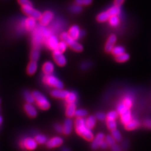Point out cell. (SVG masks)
I'll return each mask as SVG.
<instances>
[{
    "label": "cell",
    "instance_id": "32",
    "mask_svg": "<svg viewBox=\"0 0 151 151\" xmlns=\"http://www.w3.org/2000/svg\"><path fill=\"white\" fill-rule=\"evenodd\" d=\"M110 25L112 27H116L119 25L120 23V18L119 15H113L110 16V18L108 19Z\"/></svg>",
    "mask_w": 151,
    "mask_h": 151
},
{
    "label": "cell",
    "instance_id": "33",
    "mask_svg": "<svg viewBox=\"0 0 151 151\" xmlns=\"http://www.w3.org/2000/svg\"><path fill=\"white\" fill-rule=\"evenodd\" d=\"M96 124V117L94 116H89L86 120V125L89 129H93Z\"/></svg>",
    "mask_w": 151,
    "mask_h": 151
},
{
    "label": "cell",
    "instance_id": "29",
    "mask_svg": "<svg viewBox=\"0 0 151 151\" xmlns=\"http://www.w3.org/2000/svg\"><path fill=\"white\" fill-rule=\"evenodd\" d=\"M23 98L27 103H34L35 102V99L33 95V93L29 91H25L23 92Z\"/></svg>",
    "mask_w": 151,
    "mask_h": 151
},
{
    "label": "cell",
    "instance_id": "27",
    "mask_svg": "<svg viewBox=\"0 0 151 151\" xmlns=\"http://www.w3.org/2000/svg\"><path fill=\"white\" fill-rule=\"evenodd\" d=\"M110 15L109 14V13H108V12L106 11V12H103L100 13L97 16L96 19L98 22L102 23L108 20V19L110 18Z\"/></svg>",
    "mask_w": 151,
    "mask_h": 151
},
{
    "label": "cell",
    "instance_id": "36",
    "mask_svg": "<svg viewBox=\"0 0 151 151\" xmlns=\"http://www.w3.org/2000/svg\"><path fill=\"white\" fill-rule=\"evenodd\" d=\"M68 45V44L66 43L65 42H64L63 40H61L60 42H59L56 50H58V51L60 52L64 53V52L65 51V50L67 49Z\"/></svg>",
    "mask_w": 151,
    "mask_h": 151
},
{
    "label": "cell",
    "instance_id": "1",
    "mask_svg": "<svg viewBox=\"0 0 151 151\" xmlns=\"http://www.w3.org/2000/svg\"><path fill=\"white\" fill-rule=\"evenodd\" d=\"M52 34L50 28L40 24L37 25L32 31V45L33 47L40 49L42 45L45 44L47 39Z\"/></svg>",
    "mask_w": 151,
    "mask_h": 151
},
{
    "label": "cell",
    "instance_id": "23",
    "mask_svg": "<svg viewBox=\"0 0 151 151\" xmlns=\"http://www.w3.org/2000/svg\"><path fill=\"white\" fill-rule=\"evenodd\" d=\"M120 115L121 116L122 122L124 125H126L127 123H129L132 119L130 109L125 110L124 111H123L122 113H120Z\"/></svg>",
    "mask_w": 151,
    "mask_h": 151
},
{
    "label": "cell",
    "instance_id": "18",
    "mask_svg": "<svg viewBox=\"0 0 151 151\" xmlns=\"http://www.w3.org/2000/svg\"><path fill=\"white\" fill-rule=\"evenodd\" d=\"M73 125V120L70 119V118H68V119H65L64 122V124L63 125V133L65 135H69L72 132Z\"/></svg>",
    "mask_w": 151,
    "mask_h": 151
},
{
    "label": "cell",
    "instance_id": "11",
    "mask_svg": "<svg viewBox=\"0 0 151 151\" xmlns=\"http://www.w3.org/2000/svg\"><path fill=\"white\" fill-rule=\"evenodd\" d=\"M52 58L54 62L60 67H63L67 63V60L63 53L58 50H55L53 51Z\"/></svg>",
    "mask_w": 151,
    "mask_h": 151
},
{
    "label": "cell",
    "instance_id": "28",
    "mask_svg": "<svg viewBox=\"0 0 151 151\" xmlns=\"http://www.w3.org/2000/svg\"><path fill=\"white\" fill-rule=\"evenodd\" d=\"M134 102V98L131 94H127L126 95L123 100V103L124 104V105L128 108H130L132 106V104Z\"/></svg>",
    "mask_w": 151,
    "mask_h": 151
},
{
    "label": "cell",
    "instance_id": "46",
    "mask_svg": "<svg viewBox=\"0 0 151 151\" xmlns=\"http://www.w3.org/2000/svg\"><path fill=\"white\" fill-rule=\"evenodd\" d=\"M106 115L105 114V113H101V112H99L98 113H96V118L97 119H98L99 120H105L106 119Z\"/></svg>",
    "mask_w": 151,
    "mask_h": 151
},
{
    "label": "cell",
    "instance_id": "3",
    "mask_svg": "<svg viewBox=\"0 0 151 151\" xmlns=\"http://www.w3.org/2000/svg\"><path fill=\"white\" fill-rule=\"evenodd\" d=\"M32 93L35 99V102L39 109L43 111L49 109L50 107V103L44 94L39 91H34Z\"/></svg>",
    "mask_w": 151,
    "mask_h": 151
},
{
    "label": "cell",
    "instance_id": "47",
    "mask_svg": "<svg viewBox=\"0 0 151 151\" xmlns=\"http://www.w3.org/2000/svg\"><path fill=\"white\" fill-rule=\"evenodd\" d=\"M143 124H144V126L145 127H146V128L151 129V119H150V118H149V119H145L144 121Z\"/></svg>",
    "mask_w": 151,
    "mask_h": 151
},
{
    "label": "cell",
    "instance_id": "19",
    "mask_svg": "<svg viewBox=\"0 0 151 151\" xmlns=\"http://www.w3.org/2000/svg\"><path fill=\"white\" fill-rule=\"evenodd\" d=\"M105 139V135L103 133H99L96 135V137L93 139L91 143V148L94 150L97 149L99 147H100V144Z\"/></svg>",
    "mask_w": 151,
    "mask_h": 151
},
{
    "label": "cell",
    "instance_id": "8",
    "mask_svg": "<svg viewBox=\"0 0 151 151\" xmlns=\"http://www.w3.org/2000/svg\"><path fill=\"white\" fill-rule=\"evenodd\" d=\"M65 22L63 20H61L60 18H57L54 20H52L50 23V30H51L52 34H58L65 27Z\"/></svg>",
    "mask_w": 151,
    "mask_h": 151
},
{
    "label": "cell",
    "instance_id": "2",
    "mask_svg": "<svg viewBox=\"0 0 151 151\" xmlns=\"http://www.w3.org/2000/svg\"><path fill=\"white\" fill-rule=\"evenodd\" d=\"M75 129L77 134L88 141L93 140L94 135L91 130L86 125V120L84 118H77L75 120Z\"/></svg>",
    "mask_w": 151,
    "mask_h": 151
},
{
    "label": "cell",
    "instance_id": "52",
    "mask_svg": "<svg viewBox=\"0 0 151 151\" xmlns=\"http://www.w3.org/2000/svg\"><path fill=\"white\" fill-rule=\"evenodd\" d=\"M61 151H71V150H70L68 147H64L62 148V150H61Z\"/></svg>",
    "mask_w": 151,
    "mask_h": 151
},
{
    "label": "cell",
    "instance_id": "31",
    "mask_svg": "<svg viewBox=\"0 0 151 151\" xmlns=\"http://www.w3.org/2000/svg\"><path fill=\"white\" fill-rule=\"evenodd\" d=\"M108 13H109L110 16L119 15L121 13V9H120V6L114 5L108 9Z\"/></svg>",
    "mask_w": 151,
    "mask_h": 151
},
{
    "label": "cell",
    "instance_id": "40",
    "mask_svg": "<svg viewBox=\"0 0 151 151\" xmlns=\"http://www.w3.org/2000/svg\"><path fill=\"white\" fill-rule=\"evenodd\" d=\"M118 115H119V113L116 111H110L106 115V119L107 120H115L118 116Z\"/></svg>",
    "mask_w": 151,
    "mask_h": 151
},
{
    "label": "cell",
    "instance_id": "16",
    "mask_svg": "<svg viewBox=\"0 0 151 151\" xmlns=\"http://www.w3.org/2000/svg\"><path fill=\"white\" fill-rule=\"evenodd\" d=\"M25 26L27 31H33L37 27L36 19L31 17L25 18Z\"/></svg>",
    "mask_w": 151,
    "mask_h": 151
},
{
    "label": "cell",
    "instance_id": "9",
    "mask_svg": "<svg viewBox=\"0 0 151 151\" xmlns=\"http://www.w3.org/2000/svg\"><path fill=\"white\" fill-rule=\"evenodd\" d=\"M68 33L69 36L75 40H79L85 35V32L80 30L79 27L76 25H74L70 27Z\"/></svg>",
    "mask_w": 151,
    "mask_h": 151
},
{
    "label": "cell",
    "instance_id": "7",
    "mask_svg": "<svg viewBox=\"0 0 151 151\" xmlns=\"http://www.w3.org/2000/svg\"><path fill=\"white\" fill-rule=\"evenodd\" d=\"M22 11L25 15L28 17H33L36 20H39L42 16V13L40 11L35 9L33 7V5H24L22 6Z\"/></svg>",
    "mask_w": 151,
    "mask_h": 151
},
{
    "label": "cell",
    "instance_id": "6",
    "mask_svg": "<svg viewBox=\"0 0 151 151\" xmlns=\"http://www.w3.org/2000/svg\"><path fill=\"white\" fill-rule=\"evenodd\" d=\"M19 145L22 150L32 151L37 149L38 144L35 139L27 137L22 138L20 140Z\"/></svg>",
    "mask_w": 151,
    "mask_h": 151
},
{
    "label": "cell",
    "instance_id": "25",
    "mask_svg": "<svg viewBox=\"0 0 151 151\" xmlns=\"http://www.w3.org/2000/svg\"><path fill=\"white\" fill-rule=\"evenodd\" d=\"M140 125V123L137 120L135 119H132L129 123H127L125 126V129L128 130H134L135 129L139 127Z\"/></svg>",
    "mask_w": 151,
    "mask_h": 151
},
{
    "label": "cell",
    "instance_id": "15",
    "mask_svg": "<svg viewBox=\"0 0 151 151\" xmlns=\"http://www.w3.org/2000/svg\"><path fill=\"white\" fill-rule=\"evenodd\" d=\"M69 91L67 90H64L63 89L54 88L53 90L50 92V95L54 98L58 99H65L66 96H68Z\"/></svg>",
    "mask_w": 151,
    "mask_h": 151
},
{
    "label": "cell",
    "instance_id": "34",
    "mask_svg": "<svg viewBox=\"0 0 151 151\" xmlns=\"http://www.w3.org/2000/svg\"><path fill=\"white\" fill-rule=\"evenodd\" d=\"M130 58V56L127 53H123L120 55L115 56V59L119 63H124L128 60Z\"/></svg>",
    "mask_w": 151,
    "mask_h": 151
},
{
    "label": "cell",
    "instance_id": "45",
    "mask_svg": "<svg viewBox=\"0 0 151 151\" xmlns=\"http://www.w3.org/2000/svg\"><path fill=\"white\" fill-rule=\"evenodd\" d=\"M18 2L22 6L24 5H32V3L30 0H18Z\"/></svg>",
    "mask_w": 151,
    "mask_h": 151
},
{
    "label": "cell",
    "instance_id": "42",
    "mask_svg": "<svg viewBox=\"0 0 151 151\" xmlns=\"http://www.w3.org/2000/svg\"><path fill=\"white\" fill-rule=\"evenodd\" d=\"M75 2L81 6H87L91 4L92 0H75Z\"/></svg>",
    "mask_w": 151,
    "mask_h": 151
},
{
    "label": "cell",
    "instance_id": "50",
    "mask_svg": "<svg viewBox=\"0 0 151 151\" xmlns=\"http://www.w3.org/2000/svg\"><path fill=\"white\" fill-rule=\"evenodd\" d=\"M108 144L107 143L106 141H105V140H103L102 142L101 143V144H100L101 148H102L103 149H106L108 147Z\"/></svg>",
    "mask_w": 151,
    "mask_h": 151
},
{
    "label": "cell",
    "instance_id": "5",
    "mask_svg": "<svg viewBox=\"0 0 151 151\" xmlns=\"http://www.w3.org/2000/svg\"><path fill=\"white\" fill-rule=\"evenodd\" d=\"M60 39L61 40L65 42L68 44V46H69L70 48L76 52H80L83 50V45L79 44L76 40L73 39L67 32H63L62 34H60Z\"/></svg>",
    "mask_w": 151,
    "mask_h": 151
},
{
    "label": "cell",
    "instance_id": "30",
    "mask_svg": "<svg viewBox=\"0 0 151 151\" xmlns=\"http://www.w3.org/2000/svg\"><path fill=\"white\" fill-rule=\"evenodd\" d=\"M34 139H35L36 142H37L38 144H41V145H43L47 143V137L45 135L43 134H37Z\"/></svg>",
    "mask_w": 151,
    "mask_h": 151
},
{
    "label": "cell",
    "instance_id": "13",
    "mask_svg": "<svg viewBox=\"0 0 151 151\" xmlns=\"http://www.w3.org/2000/svg\"><path fill=\"white\" fill-rule=\"evenodd\" d=\"M58 38L55 34H52L48 39H47L45 45L48 47V48L52 50H55L58 47L59 44Z\"/></svg>",
    "mask_w": 151,
    "mask_h": 151
},
{
    "label": "cell",
    "instance_id": "22",
    "mask_svg": "<svg viewBox=\"0 0 151 151\" xmlns=\"http://www.w3.org/2000/svg\"><path fill=\"white\" fill-rule=\"evenodd\" d=\"M38 64L37 61L30 60L27 68V73L29 76L34 75L37 70Z\"/></svg>",
    "mask_w": 151,
    "mask_h": 151
},
{
    "label": "cell",
    "instance_id": "39",
    "mask_svg": "<svg viewBox=\"0 0 151 151\" xmlns=\"http://www.w3.org/2000/svg\"><path fill=\"white\" fill-rule=\"evenodd\" d=\"M107 125L108 129L111 131L116 129V122L115 120H107Z\"/></svg>",
    "mask_w": 151,
    "mask_h": 151
},
{
    "label": "cell",
    "instance_id": "41",
    "mask_svg": "<svg viewBox=\"0 0 151 151\" xmlns=\"http://www.w3.org/2000/svg\"><path fill=\"white\" fill-rule=\"evenodd\" d=\"M111 133H112V136L113 137V138L115 139L116 141H120L121 140L122 135L119 130L116 129H115V130L111 131Z\"/></svg>",
    "mask_w": 151,
    "mask_h": 151
},
{
    "label": "cell",
    "instance_id": "38",
    "mask_svg": "<svg viewBox=\"0 0 151 151\" xmlns=\"http://www.w3.org/2000/svg\"><path fill=\"white\" fill-rule=\"evenodd\" d=\"M88 115V111L84 109L76 110L75 113V116L77 118H84Z\"/></svg>",
    "mask_w": 151,
    "mask_h": 151
},
{
    "label": "cell",
    "instance_id": "54",
    "mask_svg": "<svg viewBox=\"0 0 151 151\" xmlns=\"http://www.w3.org/2000/svg\"><path fill=\"white\" fill-rule=\"evenodd\" d=\"M0 104H1V99H0Z\"/></svg>",
    "mask_w": 151,
    "mask_h": 151
},
{
    "label": "cell",
    "instance_id": "49",
    "mask_svg": "<svg viewBox=\"0 0 151 151\" xmlns=\"http://www.w3.org/2000/svg\"><path fill=\"white\" fill-rule=\"evenodd\" d=\"M112 151H121V148L116 144H114L111 146Z\"/></svg>",
    "mask_w": 151,
    "mask_h": 151
},
{
    "label": "cell",
    "instance_id": "26",
    "mask_svg": "<svg viewBox=\"0 0 151 151\" xmlns=\"http://www.w3.org/2000/svg\"><path fill=\"white\" fill-rule=\"evenodd\" d=\"M78 99V94L74 91L69 92L68 96L65 98V102L66 103H76Z\"/></svg>",
    "mask_w": 151,
    "mask_h": 151
},
{
    "label": "cell",
    "instance_id": "44",
    "mask_svg": "<svg viewBox=\"0 0 151 151\" xmlns=\"http://www.w3.org/2000/svg\"><path fill=\"white\" fill-rule=\"evenodd\" d=\"M92 65V63L89 62V61H86V62H84L81 65V68L83 70H86L90 68Z\"/></svg>",
    "mask_w": 151,
    "mask_h": 151
},
{
    "label": "cell",
    "instance_id": "14",
    "mask_svg": "<svg viewBox=\"0 0 151 151\" xmlns=\"http://www.w3.org/2000/svg\"><path fill=\"white\" fill-rule=\"evenodd\" d=\"M23 109L27 115L30 118H35L37 116L38 112L37 108L33 105L32 103H26L23 106Z\"/></svg>",
    "mask_w": 151,
    "mask_h": 151
},
{
    "label": "cell",
    "instance_id": "20",
    "mask_svg": "<svg viewBox=\"0 0 151 151\" xmlns=\"http://www.w3.org/2000/svg\"><path fill=\"white\" fill-rule=\"evenodd\" d=\"M116 41V37L115 35H111L106 43L105 49L106 52H111L112 49L114 47V45Z\"/></svg>",
    "mask_w": 151,
    "mask_h": 151
},
{
    "label": "cell",
    "instance_id": "43",
    "mask_svg": "<svg viewBox=\"0 0 151 151\" xmlns=\"http://www.w3.org/2000/svg\"><path fill=\"white\" fill-rule=\"evenodd\" d=\"M106 141L107 142V143L108 144V145L111 146V147L112 145L115 144V139L113 138V136L107 135L106 137Z\"/></svg>",
    "mask_w": 151,
    "mask_h": 151
},
{
    "label": "cell",
    "instance_id": "35",
    "mask_svg": "<svg viewBox=\"0 0 151 151\" xmlns=\"http://www.w3.org/2000/svg\"><path fill=\"white\" fill-rule=\"evenodd\" d=\"M111 52L115 56L119 55L125 52V49L122 46H116L113 47Z\"/></svg>",
    "mask_w": 151,
    "mask_h": 151
},
{
    "label": "cell",
    "instance_id": "51",
    "mask_svg": "<svg viewBox=\"0 0 151 151\" xmlns=\"http://www.w3.org/2000/svg\"><path fill=\"white\" fill-rule=\"evenodd\" d=\"M124 1H125V0H115L114 4H115V5H116V6H120L122 4H123V3L124 2Z\"/></svg>",
    "mask_w": 151,
    "mask_h": 151
},
{
    "label": "cell",
    "instance_id": "10",
    "mask_svg": "<svg viewBox=\"0 0 151 151\" xmlns=\"http://www.w3.org/2000/svg\"><path fill=\"white\" fill-rule=\"evenodd\" d=\"M54 18V15L52 12L47 10L45 11L44 13L42 14V16L39 19V22L41 25L47 26L52 22Z\"/></svg>",
    "mask_w": 151,
    "mask_h": 151
},
{
    "label": "cell",
    "instance_id": "4",
    "mask_svg": "<svg viewBox=\"0 0 151 151\" xmlns=\"http://www.w3.org/2000/svg\"><path fill=\"white\" fill-rule=\"evenodd\" d=\"M42 82L46 86L51 88L59 89H63L64 88V84L62 81L52 74H44L42 78Z\"/></svg>",
    "mask_w": 151,
    "mask_h": 151
},
{
    "label": "cell",
    "instance_id": "21",
    "mask_svg": "<svg viewBox=\"0 0 151 151\" xmlns=\"http://www.w3.org/2000/svg\"><path fill=\"white\" fill-rule=\"evenodd\" d=\"M76 111V103H67L65 108V115L68 118H71L75 116V113Z\"/></svg>",
    "mask_w": 151,
    "mask_h": 151
},
{
    "label": "cell",
    "instance_id": "53",
    "mask_svg": "<svg viewBox=\"0 0 151 151\" xmlns=\"http://www.w3.org/2000/svg\"><path fill=\"white\" fill-rule=\"evenodd\" d=\"M2 122H3V119H2V117L0 116V125H1V124H2Z\"/></svg>",
    "mask_w": 151,
    "mask_h": 151
},
{
    "label": "cell",
    "instance_id": "17",
    "mask_svg": "<svg viewBox=\"0 0 151 151\" xmlns=\"http://www.w3.org/2000/svg\"><path fill=\"white\" fill-rule=\"evenodd\" d=\"M42 69L44 74H51L53 73L55 69L54 64L51 61H46L42 65Z\"/></svg>",
    "mask_w": 151,
    "mask_h": 151
},
{
    "label": "cell",
    "instance_id": "37",
    "mask_svg": "<svg viewBox=\"0 0 151 151\" xmlns=\"http://www.w3.org/2000/svg\"><path fill=\"white\" fill-rule=\"evenodd\" d=\"M70 10L73 13H79L82 11V7L81 5H79V4L76 3L75 4H73V5L70 6Z\"/></svg>",
    "mask_w": 151,
    "mask_h": 151
},
{
    "label": "cell",
    "instance_id": "12",
    "mask_svg": "<svg viewBox=\"0 0 151 151\" xmlns=\"http://www.w3.org/2000/svg\"><path fill=\"white\" fill-rule=\"evenodd\" d=\"M64 142V140L60 137H54L48 140L46 143L47 147L49 149H54L60 147Z\"/></svg>",
    "mask_w": 151,
    "mask_h": 151
},
{
    "label": "cell",
    "instance_id": "48",
    "mask_svg": "<svg viewBox=\"0 0 151 151\" xmlns=\"http://www.w3.org/2000/svg\"><path fill=\"white\" fill-rule=\"evenodd\" d=\"M54 129L58 133H63V126L59 124H56L54 126Z\"/></svg>",
    "mask_w": 151,
    "mask_h": 151
},
{
    "label": "cell",
    "instance_id": "24",
    "mask_svg": "<svg viewBox=\"0 0 151 151\" xmlns=\"http://www.w3.org/2000/svg\"><path fill=\"white\" fill-rule=\"evenodd\" d=\"M40 49L39 48H36V47H33L32 51L30 54V60L33 61H38L39 59L40 55Z\"/></svg>",
    "mask_w": 151,
    "mask_h": 151
}]
</instances>
